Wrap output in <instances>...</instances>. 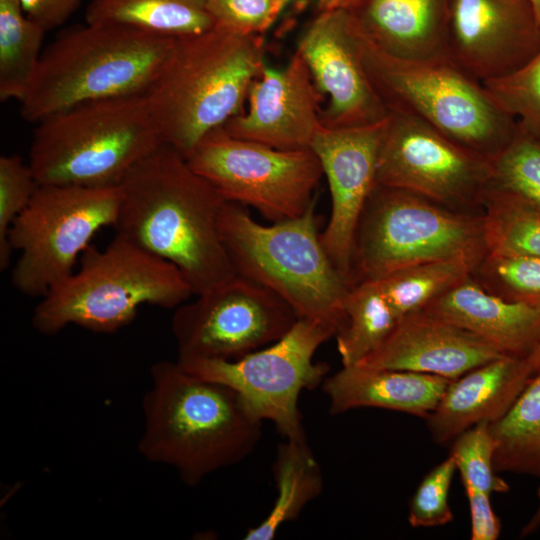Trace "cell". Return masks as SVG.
Listing matches in <instances>:
<instances>
[{
  "label": "cell",
  "mask_w": 540,
  "mask_h": 540,
  "mask_svg": "<svg viewBox=\"0 0 540 540\" xmlns=\"http://www.w3.org/2000/svg\"><path fill=\"white\" fill-rule=\"evenodd\" d=\"M119 187L116 233L173 264L193 295L236 275L220 231L227 201L176 149L162 143Z\"/></svg>",
  "instance_id": "cell-1"
},
{
  "label": "cell",
  "mask_w": 540,
  "mask_h": 540,
  "mask_svg": "<svg viewBox=\"0 0 540 540\" xmlns=\"http://www.w3.org/2000/svg\"><path fill=\"white\" fill-rule=\"evenodd\" d=\"M150 378L137 444L147 460L173 468L182 482L196 486L256 448L263 422L231 388L190 373L177 360L155 362Z\"/></svg>",
  "instance_id": "cell-2"
},
{
  "label": "cell",
  "mask_w": 540,
  "mask_h": 540,
  "mask_svg": "<svg viewBox=\"0 0 540 540\" xmlns=\"http://www.w3.org/2000/svg\"><path fill=\"white\" fill-rule=\"evenodd\" d=\"M264 65L261 35L214 26L175 38L144 94L163 142L187 158L205 135L244 110Z\"/></svg>",
  "instance_id": "cell-3"
},
{
  "label": "cell",
  "mask_w": 540,
  "mask_h": 540,
  "mask_svg": "<svg viewBox=\"0 0 540 540\" xmlns=\"http://www.w3.org/2000/svg\"><path fill=\"white\" fill-rule=\"evenodd\" d=\"M173 37L111 24L72 26L44 48L19 101L37 123L80 103L144 95L167 60Z\"/></svg>",
  "instance_id": "cell-4"
},
{
  "label": "cell",
  "mask_w": 540,
  "mask_h": 540,
  "mask_svg": "<svg viewBox=\"0 0 540 540\" xmlns=\"http://www.w3.org/2000/svg\"><path fill=\"white\" fill-rule=\"evenodd\" d=\"M192 295L173 264L116 233L103 249L88 246L78 269L41 298L32 326L43 335L69 325L111 333L131 323L142 305L177 308Z\"/></svg>",
  "instance_id": "cell-5"
},
{
  "label": "cell",
  "mask_w": 540,
  "mask_h": 540,
  "mask_svg": "<svg viewBox=\"0 0 540 540\" xmlns=\"http://www.w3.org/2000/svg\"><path fill=\"white\" fill-rule=\"evenodd\" d=\"M315 205L316 201L301 216L263 225L245 206L227 202L220 231L237 275L275 293L298 318L322 323L337 333L351 286L321 242Z\"/></svg>",
  "instance_id": "cell-6"
},
{
  "label": "cell",
  "mask_w": 540,
  "mask_h": 540,
  "mask_svg": "<svg viewBox=\"0 0 540 540\" xmlns=\"http://www.w3.org/2000/svg\"><path fill=\"white\" fill-rule=\"evenodd\" d=\"M36 124L28 163L39 185L118 186L164 143L145 95L80 103Z\"/></svg>",
  "instance_id": "cell-7"
},
{
  "label": "cell",
  "mask_w": 540,
  "mask_h": 540,
  "mask_svg": "<svg viewBox=\"0 0 540 540\" xmlns=\"http://www.w3.org/2000/svg\"><path fill=\"white\" fill-rule=\"evenodd\" d=\"M359 31L364 68L388 112L412 117L490 159L512 140L516 119L497 107L482 82L445 57L387 54Z\"/></svg>",
  "instance_id": "cell-8"
},
{
  "label": "cell",
  "mask_w": 540,
  "mask_h": 540,
  "mask_svg": "<svg viewBox=\"0 0 540 540\" xmlns=\"http://www.w3.org/2000/svg\"><path fill=\"white\" fill-rule=\"evenodd\" d=\"M417 194L376 184L354 242L351 286L418 264L486 254L483 219L446 209Z\"/></svg>",
  "instance_id": "cell-9"
},
{
  "label": "cell",
  "mask_w": 540,
  "mask_h": 540,
  "mask_svg": "<svg viewBox=\"0 0 540 540\" xmlns=\"http://www.w3.org/2000/svg\"><path fill=\"white\" fill-rule=\"evenodd\" d=\"M120 201L119 185H38L9 230V243L20 253L11 273L13 286L42 298L62 283L94 235L114 226Z\"/></svg>",
  "instance_id": "cell-10"
},
{
  "label": "cell",
  "mask_w": 540,
  "mask_h": 540,
  "mask_svg": "<svg viewBox=\"0 0 540 540\" xmlns=\"http://www.w3.org/2000/svg\"><path fill=\"white\" fill-rule=\"evenodd\" d=\"M333 328L298 318L277 341L235 359L177 360L187 371L235 391L259 420L271 421L285 439H305L298 401L322 384L328 366L314 362Z\"/></svg>",
  "instance_id": "cell-11"
},
{
  "label": "cell",
  "mask_w": 540,
  "mask_h": 540,
  "mask_svg": "<svg viewBox=\"0 0 540 540\" xmlns=\"http://www.w3.org/2000/svg\"><path fill=\"white\" fill-rule=\"evenodd\" d=\"M191 168L227 201L251 206L271 222L304 214L323 176L309 149L280 150L230 136L221 127L187 156Z\"/></svg>",
  "instance_id": "cell-12"
},
{
  "label": "cell",
  "mask_w": 540,
  "mask_h": 540,
  "mask_svg": "<svg viewBox=\"0 0 540 540\" xmlns=\"http://www.w3.org/2000/svg\"><path fill=\"white\" fill-rule=\"evenodd\" d=\"M297 319L275 293L236 274L175 308L177 360L241 357L280 339Z\"/></svg>",
  "instance_id": "cell-13"
},
{
  "label": "cell",
  "mask_w": 540,
  "mask_h": 540,
  "mask_svg": "<svg viewBox=\"0 0 540 540\" xmlns=\"http://www.w3.org/2000/svg\"><path fill=\"white\" fill-rule=\"evenodd\" d=\"M487 158L404 114L389 112L377 159V184L442 205L482 201Z\"/></svg>",
  "instance_id": "cell-14"
},
{
  "label": "cell",
  "mask_w": 540,
  "mask_h": 540,
  "mask_svg": "<svg viewBox=\"0 0 540 540\" xmlns=\"http://www.w3.org/2000/svg\"><path fill=\"white\" fill-rule=\"evenodd\" d=\"M297 51L318 92L327 99L321 110L323 127L369 126L388 117L389 112L364 68L359 26L349 11H317L301 34Z\"/></svg>",
  "instance_id": "cell-15"
},
{
  "label": "cell",
  "mask_w": 540,
  "mask_h": 540,
  "mask_svg": "<svg viewBox=\"0 0 540 540\" xmlns=\"http://www.w3.org/2000/svg\"><path fill=\"white\" fill-rule=\"evenodd\" d=\"M540 51L529 0H450L444 57L484 82L519 69Z\"/></svg>",
  "instance_id": "cell-16"
},
{
  "label": "cell",
  "mask_w": 540,
  "mask_h": 540,
  "mask_svg": "<svg viewBox=\"0 0 540 540\" xmlns=\"http://www.w3.org/2000/svg\"><path fill=\"white\" fill-rule=\"evenodd\" d=\"M386 119L361 127L322 126L311 145L331 196V213L321 232V242L350 286L355 235L366 202L377 184V159Z\"/></svg>",
  "instance_id": "cell-17"
},
{
  "label": "cell",
  "mask_w": 540,
  "mask_h": 540,
  "mask_svg": "<svg viewBox=\"0 0 540 540\" xmlns=\"http://www.w3.org/2000/svg\"><path fill=\"white\" fill-rule=\"evenodd\" d=\"M298 51L282 68L264 65L247 93V109L222 126L230 136L280 150L311 148L321 124V100Z\"/></svg>",
  "instance_id": "cell-18"
},
{
  "label": "cell",
  "mask_w": 540,
  "mask_h": 540,
  "mask_svg": "<svg viewBox=\"0 0 540 540\" xmlns=\"http://www.w3.org/2000/svg\"><path fill=\"white\" fill-rule=\"evenodd\" d=\"M503 356L481 338L422 309L402 318L388 337L355 365L453 380Z\"/></svg>",
  "instance_id": "cell-19"
},
{
  "label": "cell",
  "mask_w": 540,
  "mask_h": 540,
  "mask_svg": "<svg viewBox=\"0 0 540 540\" xmlns=\"http://www.w3.org/2000/svg\"><path fill=\"white\" fill-rule=\"evenodd\" d=\"M533 373L526 359L503 356L451 380L426 418L433 440L443 444L480 422L501 419Z\"/></svg>",
  "instance_id": "cell-20"
},
{
  "label": "cell",
  "mask_w": 540,
  "mask_h": 540,
  "mask_svg": "<svg viewBox=\"0 0 540 540\" xmlns=\"http://www.w3.org/2000/svg\"><path fill=\"white\" fill-rule=\"evenodd\" d=\"M504 356L527 359L540 340V307L486 291L467 277L425 308Z\"/></svg>",
  "instance_id": "cell-21"
},
{
  "label": "cell",
  "mask_w": 540,
  "mask_h": 540,
  "mask_svg": "<svg viewBox=\"0 0 540 540\" xmlns=\"http://www.w3.org/2000/svg\"><path fill=\"white\" fill-rule=\"evenodd\" d=\"M345 9L379 49L404 59L444 57L450 0H329Z\"/></svg>",
  "instance_id": "cell-22"
},
{
  "label": "cell",
  "mask_w": 540,
  "mask_h": 540,
  "mask_svg": "<svg viewBox=\"0 0 540 540\" xmlns=\"http://www.w3.org/2000/svg\"><path fill=\"white\" fill-rule=\"evenodd\" d=\"M451 380L426 373L342 366L322 383L331 414L356 408H381L426 419Z\"/></svg>",
  "instance_id": "cell-23"
},
{
  "label": "cell",
  "mask_w": 540,
  "mask_h": 540,
  "mask_svg": "<svg viewBox=\"0 0 540 540\" xmlns=\"http://www.w3.org/2000/svg\"><path fill=\"white\" fill-rule=\"evenodd\" d=\"M273 475L275 501L267 516L247 530L245 540H272L285 523L296 520L323 490L321 468L306 438L285 439L278 446Z\"/></svg>",
  "instance_id": "cell-24"
},
{
  "label": "cell",
  "mask_w": 540,
  "mask_h": 540,
  "mask_svg": "<svg viewBox=\"0 0 540 540\" xmlns=\"http://www.w3.org/2000/svg\"><path fill=\"white\" fill-rule=\"evenodd\" d=\"M85 21L127 26L173 38L215 26L205 0H91Z\"/></svg>",
  "instance_id": "cell-25"
},
{
  "label": "cell",
  "mask_w": 540,
  "mask_h": 540,
  "mask_svg": "<svg viewBox=\"0 0 540 540\" xmlns=\"http://www.w3.org/2000/svg\"><path fill=\"white\" fill-rule=\"evenodd\" d=\"M497 472L540 476V369L498 421L490 423Z\"/></svg>",
  "instance_id": "cell-26"
},
{
  "label": "cell",
  "mask_w": 540,
  "mask_h": 540,
  "mask_svg": "<svg viewBox=\"0 0 540 540\" xmlns=\"http://www.w3.org/2000/svg\"><path fill=\"white\" fill-rule=\"evenodd\" d=\"M336 344L342 366L359 363L373 352L400 321L374 279L352 285L343 306Z\"/></svg>",
  "instance_id": "cell-27"
},
{
  "label": "cell",
  "mask_w": 540,
  "mask_h": 540,
  "mask_svg": "<svg viewBox=\"0 0 540 540\" xmlns=\"http://www.w3.org/2000/svg\"><path fill=\"white\" fill-rule=\"evenodd\" d=\"M46 31L20 0H0V100L22 99L43 53Z\"/></svg>",
  "instance_id": "cell-28"
},
{
  "label": "cell",
  "mask_w": 540,
  "mask_h": 540,
  "mask_svg": "<svg viewBox=\"0 0 540 540\" xmlns=\"http://www.w3.org/2000/svg\"><path fill=\"white\" fill-rule=\"evenodd\" d=\"M475 265L466 259L436 261L403 268L374 280L401 320L422 310L438 296L469 277Z\"/></svg>",
  "instance_id": "cell-29"
},
{
  "label": "cell",
  "mask_w": 540,
  "mask_h": 540,
  "mask_svg": "<svg viewBox=\"0 0 540 540\" xmlns=\"http://www.w3.org/2000/svg\"><path fill=\"white\" fill-rule=\"evenodd\" d=\"M483 202L486 254L540 257V213L493 189Z\"/></svg>",
  "instance_id": "cell-30"
},
{
  "label": "cell",
  "mask_w": 540,
  "mask_h": 540,
  "mask_svg": "<svg viewBox=\"0 0 540 540\" xmlns=\"http://www.w3.org/2000/svg\"><path fill=\"white\" fill-rule=\"evenodd\" d=\"M488 189L499 191L540 213V138L517 130L512 140L490 159Z\"/></svg>",
  "instance_id": "cell-31"
},
{
  "label": "cell",
  "mask_w": 540,
  "mask_h": 540,
  "mask_svg": "<svg viewBox=\"0 0 540 540\" xmlns=\"http://www.w3.org/2000/svg\"><path fill=\"white\" fill-rule=\"evenodd\" d=\"M482 84L499 109L540 138V51L514 72Z\"/></svg>",
  "instance_id": "cell-32"
},
{
  "label": "cell",
  "mask_w": 540,
  "mask_h": 540,
  "mask_svg": "<svg viewBox=\"0 0 540 540\" xmlns=\"http://www.w3.org/2000/svg\"><path fill=\"white\" fill-rule=\"evenodd\" d=\"M495 440L489 422H480L454 439L450 456L454 459L463 486L482 492L505 493L509 485L494 467Z\"/></svg>",
  "instance_id": "cell-33"
},
{
  "label": "cell",
  "mask_w": 540,
  "mask_h": 540,
  "mask_svg": "<svg viewBox=\"0 0 540 540\" xmlns=\"http://www.w3.org/2000/svg\"><path fill=\"white\" fill-rule=\"evenodd\" d=\"M38 182L29 165L16 154L0 157V269L10 264L9 230L34 195Z\"/></svg>",
  "instance_id": "cell-34"
},
{
  "label": "cell",
  "mask_w": 540,
  "mask_h": 540,
  "mask_svg": "<svg viewBox=\"0 0 540 540\" xmlns=\"http://www.w3.org/2000/svg\"><path fill=\"white\" fill-rule=\"evenodd\" d=\"M456 470L449 455L424 476L409 503L408 522L412 527L443 526L453 520L448 498Z\"/></svg>",
  "instance_id": "cell-35"
},
{
  "label": "cell",
  "mask_w": 540,
  "mask_h": 540,
  "mask_svg": "<svg viewBox=\"0 0 540 540\" xmlns=\"http://www.w3.org/2000/svg\"><path fill=\"white\" fill-rule=\"evenodd\" d=\"M485 271L508 299L540 307V257L486 254Z\"/></svg>",
  "instance_id": "cell-36"
},
{
  "label": "cell",
  "mask_w": 540,
  "mask_h": 540,
  "mask_svg": "<svg viewBox=\"0 0 540 540\" xmlns=\"http://www.w3.org/2000/svg\"><path fill=\"white\" fill-rule=\"evenodd\" d=\"M215 26L242 34L267 30L284 10L281 0H205Z\"/></svg>",
  "instance_id": "cell-37"
},
{
  "label": "cell",
  "mask_w": 540,
  "mask_h": 540,
  "mask_svg": "<svg viewBox=\"0 0 540 540\" xmlns=\"http://www.w3.org/2000/svg\"><path fill=\"white\" fill-rule=\"evenodd\" d=\"M471 518V540H496L501 532V521L494 512L490 494L464 486Z\"/></svg>",
  "instance_id": "cell-38"
},
{
  "label": "cell",
  "mask_w": 540,
  "mask_h": 540,
  "mask_svg": "<svg viewBox=\"0 0 540 540\" xmlns=\"http://www.w3.org/2000/svg\"><path fill=\"white\" fill-rule=\"evenodd\" d=\"M28 18L46 32L63 25L79 8L81 0H20Z\"/></svg>",
  "instance_id": "cell-39"
},
{
  "label": "cell",
  "mask_w": 540,
  "mask_h": 540,
  "mask_svg": "<svg viewBox=\"0 0 540 540\" xmlns=\"http://www.w3.org/2000/svg\"><path fill=\"white\" fill-rule=\"evenodd\" d=\"M538 500V506L529 521L523 526L520 537L529 536L540 528V488L538 490Z\"/></svg>",
  "instance_id": "cell-40"
},
{
  "label": "cell",
  "mask_w": 540,
  "mask_h": 540,
  "mask_svg": "<svg viewBox=\"0 0 540 540\" xmlns=\"http://www.w3.org/2000/svg\"><path fill=\"white\" fill-rule=\"evenodd\" d=\"M526 360L534 373L540 369V340Z\"/></svg>",
  "instance_id": "cell-41"
},
{
  "label": "cell",
  "mask_w": 540,
  "mask_h": 540,
  "mask_svg": "<svg viewBox=\"0 0 540 540\" xmlns=\"http://www.w3.org/2000/svg\"><path fill=\"white\" fill-rule=\"evenodd\" d=\"M534 8L535 14L537 16L539 25H540V0H529Z\"/></svg>",
  "instance_id": "cell-42"
},
{
  "label": "cell",
  "mask_w": 540,
  "mask_h": 540,
  "mask_svg": "<svg viewBox=\"0 0 540 540\" xmlns=\"http://www.w3.org/2000/svg\"><path fill=\"white\" fill-rule=\"evenodd\" d=\"M281 1H282V4H283V7H284V9H285V7H286L288 4H290L292 1H294V0H281Z\"/></svg>",
  "instance_id": "cell-43"
}]
</instances>
